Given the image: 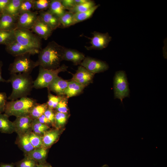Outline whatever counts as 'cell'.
I'll list each match as a JSON object with an SVG mask.
<instances>
[{
	"mask_svg": "<svg viewBox=\"0 0 167 167\" xmlns=\"http://www.w3.org/2000/svg\"><path fill=\"white\" fill-rule=\"evenodd\" d=\"M15 29L10 30H0V45L6 46L15 41Z\"/></svg>",
	"mask_w": 167,
	"mask_h": 167,
	"instance_id": "obj_28",
	"label": "cell"
},
{
	"mask_svg": "<svg viewBox=\"0 0 167 167\" xmlns=\"http://www.w3.org/2000/svg\"><path fill=\"white\" fill-rule=\"evenodd\" d=\"M101 167H109L107 165H103Z\"/></svg>",
	"mask_w": 167,
	"mask_h": 167,
	"instance_id": "obj_48",
	"label": "cell"
},
{
	"mask_svg": "<svg viewBox=\"0 0 167 167\" xmlns=\"http://www.w3.org/2000/svg\"><path fill=\"white\" fill-rule=\"evenodd\" d=\"M94 75L80 66L78 67L76 73L73 74L71 80L77 82L86 87L92 83Z\"/></svg>",
	"mask_w": 167,
	"mask_h": 167,
	"instance_id": "obj_13",
	"label": "cell"
},
{
	"mask_svg": "<svg viewBox=\"0 0 167 167\" xmlns=\"http://www.w3.org/2000/svg\"><path fill=\"white\" fill-rule=\"evenodd\" d=\"M31 128L32 132L43 136L45 133L50 129V127L40 122L37 119H35L32 120Z\"/></svg>",
	"mask_w": 167,
	"mask_h": 167,
	"instance_id": "obj_30",
	"label": "cell"
},
{
	"mask_svg": "<svg viewBox=\"0 0 167 167\" xmlns=\"http://www.w3.org/2000/svg\"><path fill=\"white\" fill-rule=\"evenodd\" d=\"M37 120L41 123L47 125L48 126H52L51 123L44 114H42L38 118Z\"/></svg>",
	"mask_w": 167,
	"mask_h": 167,
	"instance_id": "obj_42",
	"label": "cell"
},
{
	"mask_svg": "<svg viewBox=\"0 0 167 167\" xmlns=\"http://www.w3.org/2000/svg\"><path fill=\"white\" fill-rule=\"evenodd\" d=\"M84 54L75 49L65 48L63 60L72 62L75 65L80 64L85 58Z\"/></svg>",
	"mask_w": 167,
	"mask_h": 167,
	"instance_id": "obj_16",
	"label": "cell"
},
{
	"mask_svg": "<svg viewBox=\"0 0 167 167\" xmlns=\"http://www.w3.org/2000/svg\"><path fill=\"white\" fill-rule=\"evenodd\" d=\"M37 13L31 11L22 12L17 17L16 28L31 29L37 19Z\"/></svg>",
	"mask_w": 167,
	"mask_h": 167,
	"instance_id": "obj_10",
	"label": "cell"
},
{
	"mask_svg": "<svg viewBox=\"0 0 167 167\" xmlns=\"http://www.w3.org/2000/svg\"><path fill=\"white\" fill-rule=\"evenodd\" d=\"M33 81L30 74L20 73L11 74L7 80L10 83L12 92L7 99L14 101L22 97H27L33 88Z\"/></svg>",
	"mask_w": 167,
	"mask_h": 167,
	"instance_id": "obj_2",
	"label": "cell"
},
{
	"mask_svg": "<svg viewBox=\"0 0 167 167\" xmlns=\"http://www.w3.org/2000/svg\"><path fill=\"white\" fill-rule=\"evenodd\" d=\"M17 18L2 13L0 17V30H10L16 28Z\"/></svg>",
	"mask_w": 167,
	"mask_h": 167,
	"instance_id": "obj_19",
	"label": "cell"
},
{
	"mask_svg": "<svg viewBox=\"0 0 167 167\" xmlns=\"http://www.w3.org/2000/svg\"><path fill=\"white\" fill-rule=\"evenodd\" d=\"M23 1V0H10L3 13L17 18L20 14V6Z\"/></svg>",
	"mask_w": 167,
	"mask_h": 167,
	"instance_id": "obj_24",
	"label": "cell"
},
{
	"mask_svg": "<svg viewBox=\"0 0 167 167\" xmlns=\"http://www.w3.org/2000/svg\"><path fill=\"white\" fill-rule=\"evenodd\" d=\"M7 98L6 93L0 92V113L4 111Z\"/></svg>",
	"mask_w": 167,
	"mask_h": 167,
	"instance_id": "obj_40",
	"label": "cell"
},
{
	"mask_svg": "<svg viewBox=\"0 0 167 167\" xmlns=\"http://www.w3.org/2000/svg\"><path fill=\"white\" fill-rule=\"evenodd\" d=\"M37 167H52L49 163L47 162L42 164H38Z\"/></svg>",
	"mask_w": 167,
	"mask_h": 167,
	"instance_id": "obj_46",
	"label": "cell"
},
{
	"mask_svg": "<svg viewBox=\"0 0 167 167\" xmlns=\"http://www.w3.org/2000/svg\"><path fill=\"white\" fill-rule=\"evenodd\" d=\"M48 8V11L59 18L66 11L60 0L50 1Z\"/></svg>",
	"mask_w": 167,
	"mask_h": 167,
	"instance_id": "obj_26",
	"label": "cell"
},
{
	"mask_svg": "<svg viewBox=\"0 0 167 167\" xmlns=\"http://www.w3.org/2000/svg\"><path fill=\"white\" fill-rule=\"evenodd\" d=\"M75 6L84 3L86 2L88 0H74Z\"/></svg>",
	"mask_w": 167,
	"mask_h": 167,
	"instance_id": "obj_47",
	"label": "cell"
},
{
	"mask_svg": "<svg viewBox=\"0 0 167 167\" xmlns=\"http://www.w3.org/2000/svg\"><path fill=\"white\" fill-rule=\"evenodd\" d=\"M73 13L69 11H66L59 18L61 26L63 28H67L73 25Z\"/></svg>",
	"mask_w": 167,
	"mask_h": 167,
	"instance_id": "obj_32",
	"label": "cell"
},
{
	"mask_svg": "<svg viewBox=\"0 0 167 167\" xmlns=\"http://www.w3.org/2000/svg\"><path fill=\"white\" fill-rule=\"evenodd\" d=\"M0 167H15V164L13 163L11 164L1 163L0 164Z\"/></svg>",
	"mask_w": 167,
	"mask_h": 167,
	"instance_id": "obj_45",
	"label": "cell"
},
{
	"mask_svg": "<svg viewBox=\"0 0 167 167\" xmlns=\"http://www.w3.org/2000/svg\"><path fill=\"white\" fill-rule=\"evenodd\" d=\"M48 149L43 148H35L30 152L24 154V156H27L34 160L38 164L46 162Z\"/></svg>",
	"mask_w": 167,
	"mask_h": 167,
	"instance_id": "obj_20",
	"label": "cell"
},
{
	"mask_svg": "<svg viewBox=\"0 0 167 167\" xmlns=\"http://www.w3.org/2000/svg\"><path fill=\"white\" fill-rule=\"evenodd\" d=\"M38 17L53 31L61 26L59 18L48 11H41Z\"/></svg>",
	"mask_w": 167,
	"mask_h": 167,
	"instance_id": "obj_17",
	"label": "cell"
},
{
	"mask_svg": "<svg viewBox=\"0 0 167 167\" xmlns=\"http://www.w3.org/2000/svg\"><path fill=\"white\" fill-rule=\"evenodd\" d=\"M64 49V47L54 41L50 42L45 47L40 50L38 59L36 61L38 66L49 69L58 68L63 60Z\"/></svg>",
	"mask_w": 167,
	"mask_h": 167,
	"instance_id": "obj_1",
	"label": "cell"
},
{
	"mask_svg": "<svg viewBox=\"0 0 167 167\" xmlns=\"http://www.w3.org/2000/svg\"><path fill=\"white\" fill-rule=\"evenodd\" d=\"M28 133L21 135H18L15 141V143L23 151L24 154L28 153L35 149L29 141L28 137Z\"/></svg>",
	"mask_w": 167,
	"mask_h": 167,
	"instance_id": "obj_22",
	"label": "cell"
},
{
	"mask_svg": "<svg viewBox=\"0 0 167 167\" xmlns=\"http://www.w3.org/2000/svg\"><path fill=\"white\" fill-rule=\"evenodd\" d=\"M36 103V100L28 96L7 101L4 113L9 117L15 116L17 117L29 116L31 109Z\"/></svg>",
	"mask_w": 167,
	"mask_h": 167,
	"instance_id": "obj_3",
	"label": "cell"
},
{
	"mask_svg": "<svg viewBox=\"0 0 167 167\" xmlns=\"http://www.w3.org/2000/svg\"><path fill=\"white\" fill-rule=\"evenodd\" d=\"M113 90L114 98L119 99L122 103L124 98L129 96L128 84L124 71L116 72L113 79Z\"/></svg>",
	"mask_w": 167,
	"mask_h": 167,
	"instance_id": "obj_7",
	"label": "cell"
},
{
	"mask_svg": "<svg viewBox=\"0 0 167 167\" xmlns=\"http://www.w3.org/2000/svg\"><path fill=\"white\" fill-rule=\"evenodd\" d=\"M50 2V1L47 0H34V7L43 11L49 8Z\"/></svg>",
	"mask_w": 167,
	"mask_h": 167,
	"instance_id": "obj_38",
	"label": "cell"
},
{
	"mask_svg": "<svg viewBox=\"0 0 167 167\" xmlns=\"http://www.w3.org/2000/svg\"><path fill=\"white\" fill-rule=\"evenodd\" d=\"M29 141L34 148H43L42 136L31 131L28 133Z\"/></svg>",
	"mask_w": 167,
	"mask_h": 167,
	"instance_id": "obj_33",
	"label": "cell"
},
{
	"mask_svg": "<svg viewBox=\"0 0 167 167\" xmlns=\"http://www.w3.org/2000/svg\"><path fill=\"white\" fill-rule=\"evenodd\" d=\"M62 129H49L42 136L43 148L48 149L58 140Z\"/></svg>",
	"mask_w": 167,
	"mask_h": 167,
	"instance_id": "obj_14",
	"label": "cell"
},
{
	"mask_svg": "<svg viewBox=\"0 0 167 167\" xmlns=\"http://www.w3.org/2000/svg\"><path fill=\"white\" fill-rule=\"evenodd\" d=\"M44 114L50 121L52 126L54 127L55 123V111L48 107L45 111Z\"/></svg>",
	"mask_w": 167,
	"mask_h": 167,
	"instance_id": "obj_39",
	"label": "cell"
},
{
	"mask_svg": "<svg viewBox=\"0 0 167 167\" xmlns=\"http://www.w3.org/2000/svg\"><path fill=\"white\" fill-rule=\"evenodd\" d=\"M10 0H0V12L3 13Z\"/></svg>",
	"mask_w": 167,
	"mask_h": 167,
	"instance_id": "obj_43",
	"label": "cell"
},
{
	"mask_svg": "<svg viewBox=\"0 0 167 167\" xmlns=\"http://www.w3.org/2000/svg\"><path fill=\"white\" fill-rule=\"evenodd\" d=\"M99 6V4L96 5L86 11L74 14L73 25L89 19Z\"/></svg>",
	"mask_w": 167,
	"mask_h": 167,
	"instance_id": "obj_25",
	"label": "cell"
},
{
	"mask_svg": "<svg viewBox=\"0 0 167 167\" xmlns=\"http://www.w3.org/2000/svg\"><path fill=\"white\" fill-rule=\"evenodd\" d=\"M0 131L2 133L11 134L15 132L13 122L9 119V117L4 113H0Z\"/></svg>",
	"mask_w": 167,
	"mask_h": 167,
	"instance_id": "obj_23",
	"label": "cell"
},
{
	"mask_svg": "<svg viewBox=\"0 0 167 167\" xmlns=\"http://www.w3.org/2000/svg\"><path fill=\"white\" fill-rule=\"evenodd\" d=\"M68 81L63 79L58 76L47 87L48 91L55 93L57 95H64Z\"/></svg>",
	"mask_w": 167,
	"mask_h": 167,
	"instance_id": "obj_18",
	"label": "cell"
},
{
	"mask_svg": "<svg viewBox=\"0 0 167 167\" xmlns=\"http://www.w3.org/2000/svg\"><path fill=\"white\" fill-rule=\"evenodd\" d=\"M69 116L68 113L55 111L54 127L58 129H62L66 124Z\"/></svg>",
	"mask_w": 167,
	"mask_h": 167,
	"instance_id": "obj_29",
	"label": "cell"
},
{
	"mask_svg": "<svg viewBox=\"0 0 167 167\" xmlns=\"http://www.w3.org/2000/svg\"><path fill=\"white\" fill-rule=\"evenodd\" d=\"M34 0H23L20 6V14L22 12L31 11V9L34 7Z\"/></svg>",
	"mask_w": 167,
	"mask_h": 167,
	"instance_id": "obj_37",
	"label": "cell"
},
{
	"mask_svg": "<svg viewBox=\"0 0 167 167\" xmlns=\"http://www.w3.org/2000/svg\"><path fill=\"white\" fill-rule=\"evenodd\" d=\"M6 50L9 54L15 57L27 54L31 55L38 54L40 50L26 47L15 40L6 45Z\"/></svg>",
	"mask_w": 167,
	"mask_h": 167,
	"instance_id": "obj_11",
	"label": "cell"
},
{
	"mask_svg": "<svg viewBox=\"0 0 167 167\" xmlns=\"http://www.w3.org/2000/svg\"><path fill=\"white\" fill-rule=\"evenodd\" d=\"M85 87V86L75 81H68L64 95L68 98L76 96L80 93Z\"/></svg>",
	"mask_w": 167,
	"mask_h": 167,
	"instance_id": "obj_21",
	"label": "cell"
},
{
	"mask_svg": "<svg viewBox=\"0 0 167 167\" xmlns=\"http://www.w3.org/2000/svg\"><path fill=\"white\" fill-rule=\"evenodd\" d=\"M68 98L66 96L64 95L58 103L54 110L55 111L65 113H68L69 109L68 107Z\"/></svg>",
	"mask_w": 167,
	"mask_h": 167,
	"instance_id": "obj_36",
	"label": "cell"
},
{
	"mask_svg": "<svg viewBox=\"0 0 167 167\" xmlns=\"http://www.w3.org/2000/svg\"><path fill=\"white\" fill-rule=\"evenodd\" d=\"M80 64L94 74L106 71L109 68L105 62L88 57H85Z\"/></svg>",
	"mask_w": 167,
	"mask_h": 167,
	"instance_id": "obj_9",
	"label": "cell"
},
{
	"mask_svg": "<svg viewBox=\"0 0 167 167\" xmlns=\"http://www.w3.org/2000/svg\"><path fill=\"white\" fill-rule=\"evenodd\" d=\"M2 62L0 61V82H7V80L4 79L2 77Z\"/></svg>",
	"mask_w": 167,
	"mask_h": 167,
	"instance_id": "obj_44",
	"label": "cell"
},
{
	"mask_svg": "<svg viewBox=\"0 0 167 167\" xmlns=\"http://www.w3.org/2000/svg\"><path fill=\"white\" fill-rule=\"evenodd\" d=\"M96 5L94 1L88 0L85 2L77 5L69 11L73 14L86 11Z\"/></svg>",
	"mask_w": 167,
	"mask_h": 167,
	"instance_id": "obj_31",
	"label": "cell"
},
{
	"mask_svg": "<svg viewBox=\"0 0 167 167\" xmlns=\"http://www.w3.org/2000/svg\"><path fill=\"white\" fill-rule=\"evenodd\" d=\"M15 40L26 47L41 50V38L28 29L16 28L14 32Z\"/></svg>",
	"mask_w": 167,
	"mask_h": 167,
	"instance_id": "obj_5",
	"label": "cell"
},
{
	"mask_svg": "<svg viewBox=\"0 0 167 167\" xmlns=\"http://www.w3.org/2000/svg\"><path fill=\"white\" fill-rule=\"evenodd\" d=\"M30 55L27 54L15 57L14 62L9 66V70L10 74H30L33 70L38 66L36 62L30 58Z\"/></svg>",
	"mask_w": 167,
	"mask_h": 167,
	"instance_id": "obj_6",
	"label": "cell"
},
{
	"mask_svg": "<svg viewBox=\"0 0 167 167\" xmlns=\"http://www.w3.org/2000/svg\"><path fill=\"white\" fill-rule=\"evenodd\" d=\"M68 67L64 64L55 69H47L39 66L38 75L33 81V88L37 89L47 88L59 73L66 71Z\"/></svg>",
	"mask_w": 167,
	"mask_h": 167,
	"instance_id": "obj_4",
	"label": "cell"
},
{
	"mask_svg": "<svg viewBox=\"0 0 167 167\" xmlns=\"http://www.w3.org/2000/svg\"><path fill=\"white\" fill-rule=\"evenodd\" d=\"M64 96H55L52 94L50 91H48V100L46 102L48 107L54 110Z\"/></svg>",
	"mask_w": 167,
	"mask_h": 167,
	"instance_id": "obj_34",
	"label": "cell"
},
{
	"mask_svg": "<svg viewBox=\"0 0 167 167\" xmlns=\"http://www.w3.org/2000/svg\"><path fill=\"white\" fill-rule=\"evenodd\" d=\"M61 2L65 9L69 11L76 5L74 0H62Z\"/></svg>",
	"mask_w": 167,
	"mask_h": 167,
	"instance_id": "obj_41",
	"label": "cell"
},
{
	"mask_svg": "<svg viewBox=\"0 0 167 167\" xmlns=\"http://www.w3.org/2000/svg\"><path fill=\"white\" fill-rule=\"evenodd\" d=\"M32 120L29 116L16 117L13 122L15 132L18 135H23L32 131Z\"/></svg>",
	"mask_w": 167,
	"mask_h": 167,
	"instance_id": "obj_12",
	"label": "cell"
},
{
	"mask_svg": "<svg viewBox=\"0 0 167 167\" xmlns=\"http://www.w3.org/2000/svg\"><path fill=\"white\" fill-rule=\"evenodd\" d=\"M93 36L90 38L91 45L85 46L88 50H101L106 48L112 39L108 33H102L96 31L92 33Z\"/></svg>",
	"mask_w": 167,
	"mask_h": 167,
	"instance_id": "obj_8",
	"label": "cell"
},
{
	"mask_svg": "<svg viewBox=\"0 0 167 167\" xmlns=\"http://www.w3.org/2000/svg\"><path fill=\"white\" fill-rule=\"evenodd\" d=\"M38 163L36 161L27 156L24 158L15 163V167H37Z\"/></svg>",
	"mask_w": 167,
	"mask_h": 167,
	"instance_id": "obj_35",
	"label": "cell"
},
{
	"mask_svg": "<svg viewBox=\"0 0 167 167\" xmlns=\"http://www.w3.org/2000/svg\"><path fill=\"white\" fill-rule=\"evenodd\" d=\"M47 108L46 103L41 104L36 103L31 109L29 116L32 120L37 119L44 114Z\"/></svg>",
	"mask_w": 167,
	"mask_h": 167,
	"instance_id": "obj_27",
	"label": "cell"
},
{
	"mask_svg": "<svg viewBox=\"0 0 167 167\" xmlns=\"http://www.w3.org/2000/svg\"><path fill=\"white\" fill-rule=\"evenodd\" d=\"M41 38L47 40L52 35L53 30L38 17L31 29Z\"/></svg>",
	"mask_w": 167,
	"mask_h": 167,
	"instance_id": "obj_15",
	"label": "cell"
}]
</instances>
